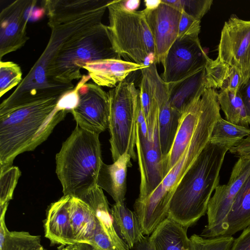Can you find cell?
Here are the masks:
<instances>
[{
  "mask_svg": "<svg viewBox=\"0 0 250 250\" xmlns=\"http://www.w3.org/2000/svg\"><path fill=\"white\" fill-rule=\"evenodd\" d=\"M22 71L16 63L0 61V97L21 82Z\"/></svg>",
  "mask_w": 250,
  "mask_h": 250,
  "instance_id": "4dcf8cb0",
  "label": "cell"
},
{
  "mask_svg": "<svg viewBox=\"0 0 250 250\" xmlns=\"http://www.w3.org/2000/svg\"><path fill=\"white\" fill-rule=\"evenodd\" d=\"M187 230L167 217L150 236L155 250H192Z\"/></svg>",
  "mask_w": 250,
  "mask_h": 250,
  "instance_id": "d4e9b609",
  "label": "cell"
},
{
  "mask_svg": "<svg viewBox=\"0 0 250 250\" xmlns=\"http://www.w3.org/2000/svg\"><path fill=\"white\" fill-rule=\"evenodd\" d=\"M230 66L217 58L209 59L205 66L206 88L227 89Z\"/></svg>",
  "mask_w": 250,
  "mask_h": 250,
  "instance_id": "f1b7e54d",
  "label": "cell"
},
{
  "mask_svg": "<svg viewBox=\"0 0 250 250\" xmlns=\"http://www.w3.org/2000/svg\"><path fill=\"white\" fill-rule=\"evenodd\" d=\"M77 244H73L67 245H61L58 248V250H77Z\"/></svg>",
  "mask_w": 250,
  "mask_h": 250,
  "instance_id": "f6af8a7d",
  "label": "cell"
},
{
  "mask_svg": "<svg viewBox=\"0 0 250 250\" xmlns=\"http://www.w3.org/2000/svg\"><path fill=\"white\" fill-rule=\"evenodd\" d=\"M218 100L226 120L236 125L249 127L250 117L238 92L221 90L218 94Z\"/></svg>",
  "mask_w": 250,
  "mask_h": 250,
  "instance_id": "4316f807",
  "label": "cell"
},
{
  "mask_svg": "<svg viewBox=\"0 0 250 250\" xmlns=\"http://www.w3.org/2000/svg\"><path fill=\"white\" fill-rule=\"evenodd\" d=\"M111 213L118 234L129 249H133L145 236L137 216L126 207L125 201L115 203Z\"/></svg>",
  "mask_w": 250,
  "mask_h": 250,
  "instance_id": "484cf974",
  "label": "cell"
},
{
  "mask_svg": "<svg viewBox=\"0 0 250 250\" xmlns=\"http://www.w3.org/2000/svg\"><path fill=\"white\" fill-rule=\"evenodd\" d=\"M132 62L107 59L88 62L81 67L85 69L94 83L100 86L114 87L131 73L146 67Z\"/></svg>",
  "mask_w": 250,
  "mask_h": 250,
  "instance_id": "ac0fdd59",
  "label": "cell"
},
{
  "mask_svg": "<svg viewBox=\"0 0 250 250\" xmlns=\"http://www.w3.org/2000/svg\"><path fill=\"white\" fill-rule=\"evenodd\" d=\"M107 9V28L120 57L145 66L157 63L153 39L143 11L125 10L117 0H110Z\"/></svg>",
  "mask_w": 250,
  "mask_h": 250,
  "instance_id": "52a82bcc",
  "label": "cell"
},
{
  "mask_svg": "<svg viewBox=\"0 0 250 250\" xmlns=\"http://www.w3.org/2000/svg\"><path fill=\"white\" fill-rule=\"evenodd\" d=\"M229 149L226 146L208 142L176 187L168 217L188 229L207 213L211 194L219 185L220 171Z\"/></svg>",
  "mask_w": 250,
  "mask_h": 250,
  "instance_id": "277c9868",
  "label": "cell"
},
{
  "mask_svg": "<svg viewBox=\"0 0 250 250\" xmlns=\"http://www.w3.org/2000/svg\"><path fill=\"white\" fill-rule=\"evenodd\" d=\"M205 67L178 81L167 83L171 106L182 113L198 97L205 87Z\"/></svg>",
  "mask_w": 250,
  "mask_h": 250,
  "instance_id": "44dd1931",
  "label": "cell"
},
{
  "mask_svg": "<svg viewBox=\"0 0 250 250\" xmlns=\"http://www.w3.org/2000/svg\"><path fill=\"white\" fill-rule=\"evenodd\" d=\"M71 196L63 195L48 207L44 221L45 237L53 244H75L71 226L69 206Z\"/></svg>",
  "mask_w": 250,
  "mask_h": 250,
  "instance_id": "d6986e66",
  "label": "cell"
},
{
  "mask_svg": "<svg viewBox=\"0 0 250 250\" xmlns=\"http://www.w3.org/2000/svg\"><path fill=\"white\" fill-rule=\"evenodd\" d=\"M69 214L75 244H90L99 221L91 207L74 197L70 199Z\"/></svg>",
  "mask_w": 250,
  "mask_h": 250,
  "instance_id": "7402d4cb",
  "label": "cell"
},
{
  "mask_svg": "<svg viewBox=\"0 0 250 250\" xmlns=\"http://www.w3.org/2000/svg\"><path fill=\"white\" fill-rule=\"evenodd\" d=\"M229 250H250V225L243 229L234 241Z\"/></svg>",
  "mask_w": 250,
  "mask_h": 250,
  "instance_id": "8d00e7d4",
  "label": "cell"
},
{
  "mask_svg": "<svg viewBox=\"0 0 250 250\" xmlns=\"http://www.w3.org/2000/svg\"><path fill=\"white\" fill-rule=\"evenodd\" d=\"M250 225V173L237 193L218 236H232ZM217 236V237H218Z\"/></svg>",
  "mask_w": 250,
  "mask_h": 250,
  "instance_id": "603a6c76",
  "label": "cell"
},
{
  "mask_svg": "<svg viewBox=\"0 0 250 250\" xmlns=\"http://www.w3.org/2000/svg\"><path fill=\"white\" fill-rule=\"evenodd\" d=\"M217 58L237 71L242 85L248 82L250 78V20L232 15L225 22Z\"/></svg>",
  "mask_w": 250,
  "mask_h": 250,
  "instance_id": "9c48e42d",
  "label": "cell"
},
{
  "mask_svg": "<svg viewBox=\"0 0 250 250\" xmlns=\"http://www.w3.org/2000/svg\"><path fill=\"white\" fill-rule=\"evenodd\" d=\"M238 93L244 104L247 112L250 117V78L246 83L241 85Z\"/></svg>",
  "mask_w": 250,
  "mask_h": 250,
  "instance_id": "ab89813d",
  "label": "cell"
},
{
  "mask_svg": "<svg viewBox=\"0 0 250 250\" xmlns=\"http://www.w3.org/2000/svg\"><path fill=\"white\" fill-rule=\"evenodd\" d=\"M250 173V159L239 157L233 167L228 183L218 185L208 202L207 211L208 224L200 236H218L221 225L229 212L234 200Z\"/></svg>",
  "mask_w": 250,
  "mask_h": 250,
  "instance_id": "8fae6325",
  "label": "cell"
},
{
  "mask_svg": "<svg viewBox=\"0 0 250 250\" xmlns=\"http://www.w3.org/2000/svg\"><path fill=\"white\" fill-rule=\"evenodd\" d=\"M146 6L145 9L147 10H152L157 8L161 4V0H144Z\"/></svg>",
  "mask_w": 250,
  "mask_h": 250,
  "instance_id": "7bdbcfd3",
  "label": "cell"
},
{
  "mask_svg": "<svg viewBox=\"0 0 250 250\" xmlns=\"http://www.w3.org/2000/svg\"><path fill=\"white\" fill-rule=\"evenodd\" d=\"M209 59L198 36L177 38L162 63V78L167 83L181 80L205 67Z\"/></svg>",
  "mask_w": 250,
  "mask_h": 250,
  "instance_id": "7c38bea8",
  "label": "cell"
},
{
  "mask_svg": "<svg viewBox=\"0 0 250 250\" xmlns=\"http://www.w3.org/2000/svg\"><path fill=\"white\" fill-rule=\"evenodd\" d=\"M133 249L134 250H155L150 236H145L139 242L134 246Z\"/></svg>",
  "mask_w": 250,
  "mask_h": 250,
  "instance_id": "b9f144b4",
  "label": "cell"
},
{
  "mask_svg": "<svg viewBox=\"0 0 250 250\" xmlns=\"http://www.w3.org/2000/svg\"><path fill=\"white\" fill-rule=\"evenodd\" d=\"M107 0H46L43 7L51 34L43 52L15 90L0 104V111L39 99L56 96L48 81L47 69L69 42L102 22Z\"/></svg>",
  "mask_w": 250,
  "mask_h": 250,
  "instance_id": "6da1fadb",
  "label": "cell"
},
{
  "mask_svg": "<svg viewBox=\"0 0 250 250\" xmlns=\"http://www.w3.org/2000/svg\"><path fill=\"white\" fill-rule=\"evenodd\" d=\"M180 10L196 20L200 21L210 10L212 0H179Z\"/></svg>",
  "mask_w": 250,
  "mask_h": 250,
  "instance_id": "836d02e7",
  "label": "cell"
},
{
  "mask_svg": "<svg viewBox=\"0 0 250 250\" xmlns=\"http://www.w3.org/2000/svg\"><path fill=\"white\" fill-rule=\"evenodd\" d=\"M78 198L93 209L104 231L116 247L119 250H129L115 228L111 209L102 189L97 186Z\"/></svg>",
  "mask_w": 250,
  "mask_h": 250,
  "instance_id": "cb8c5ba5",
  "label": "cell"
},
{
  "mask_svg": "<svg viewBox=\"0 0 250 250\" xmlns=\"http://www.w3.org/2000/svg\"><path fill=\"white\" fill-rule=\"evenodd\" d=\"M135 146L140 173V193L138 200L147 197L164 178V158L161 152L158 127L148 132L146 137L137 129Z\"/></svg>",
  "mask_w": 250,
  "mask_h": 250,
  "instance_id": "4fadbf2b",
  "label": "cell"
},
{
  "mask_svg": "<svg viewBox=\"0 0 250 250\" xmlns=\"http://www.w3.org/2000/svg\"><path fill=\"white\" fill-rule=\"evenodd\" d=\"M131 158L125 152L110 165L104 163L101 168L97 187L106 191L115 203L125 201L126 192V175L131 167Z\"/></svg>",
  "mask_w": 250,
  "mask_h": 250,
  "instance_id": "ffe728a7",
  "label": "cell"
},
{
  "mask_svg": "<svg viewBox=\"0 0 250 250\" xmlns=\"http://www.w3.org/2000/svg\"><path fill=\"white\" fill-rule=\"evenodd\" d=\"M202 95L197 97L182 114L173 144L163 160L164 178L185 151L196 128L203 106Z\"/></svg>",
  "mask_w": 250,
  "mask_h": 250,
  "instance_id": "e0dca14e",
  "label": "cell"
},
{
  "mask_svg": "<svg viewBox=\"0 0 250 250\" xmlns=\"http://www.w3.org/2000/svg\"><path fill=\"white\" fill-rule=\"evenodd\" d=\"M103 163L99 135L76 125L56 156L63 195L79 198L97 187Z\"/></svg>",
  "mask_w": 250,
  "mask_h": 250,
  "instance_id": "5b68a950",
  "label": "cell"
},
{
  "mask_svg": "<svg viewBox=\"0 0 250 250\" xmlns=\"http://www.w3.org/2000/svg\"><path fill=\"white\" fill-rule=\"evenodd\" d=\"M250 135L249 127L233 124L221 117L214 125L209 142L230 149Z\"/></svg>",
  "mask_w": 250,
  "mask_h": 250,
  "instance_id": "83f0119b",
  "label": "cell"
},
{
  "mask_svg": "<svg viewBox=\"0 0 250 250\" xmlns=\"http://www.w3.org/2000/svg\"><path fill=\"white\" fill-rule=\"evenodd\" d=\"M89 75H83L78 90V102L71 113L76 125L100 134L108 128L109 103L108 92L95 83H86Z\"/></svg>",
  "mask_w": 250,
  "mask_h": 250,
  "instance_id": "30bf717a",
  "label": "cell"
},
{
  "mask_svg": "<svg viewBox=\"0 0 250 250\" xmlns=\"http://www.w3.org/2000/svg\"><path fill=\"white\" fill-rule=\"evenodd\" d=\"M121 57L115 51L107 25L102 22L66 44L47 69L48 81L53 93L62 96L73 90L72 82L82 79V65L87 62Z\"/></svg>",
  "mask_w": 250,
  "mask_h": 250,
  "instance_id": "8992f818",
  "label": "cell"
},
{
  "mask_svg": "<svg viewBox=\"0 0 250 250\" xmlns=\"http://www.w3.org/2000/svg\"><path fill=\"white\" fill-rule=\"evenodd\" d=\"M200 21H198L182 11L177 38L198 36L200 32Z\"/></svg>",
  "mask_w": 250,
  "mask_h": 250,
  "instance_id": "e575fe53",
  "label": "cell"
},
{
  "mask_svg": "<svg viewBox=\"0 0 250 250\" xmlns=\"http://www.w3.org/2000/svg\"><path fill=\"white\" fill-rule=\"evenodd\" d=\"M109 103L108 129L112 160L127 152L133 160L137 120L140 100V90L126 79L108 92Z\"/></svg>",
  "mask_w": 250,
  "mask_h": 250,
  "instance_id": "ba28073f",
  "label": "cell"
},
{
  "mask_svg": "<svg viewBox=\"0 0 250 250\" xmlns=\"http://www.w3.org/2000/svg\"><path fill=\"white\" fill-rule=\"evenodd\" d=\"M189 238L192 250H229L234 239L232 236L204 238L196 234Z\"/></svg>",
  "mask_w": 250,
  "mask_h": 250,
  "instance_id": "d6a6232c",
  "label": "cell"
},
{
  "mask_svg": "<svg viewBox=\"0 0 250 250\" xmlns=\"http://www.w3.org/2000/svg\"><path fill=\"white\" fill-rule=\"evenodd\" d=\"M151 33L157 63H163L178 37L182 11L162 1L152 10H143Z\"/></svg>",
  "mask_w": 250,
  "mask_h": 250,
  "instance_id": "9a60e30c",
  "label": "cell"
},
{
  "mask_svg": "<svg viewBox=\"0 0 250 250\" xmlns=\"http://www.w3.org/2000/svg\"><path fill=\"white\" fill-rule=\"evenodd\" d=\"M229 151L238 158L250 159V135L230 148Z\"/></svg>",
  "mask_w": 250,
  "mask_h": 250,
  "instance_id": "74e56055",
  "label": "cell"
},
{
  "mask_svg": "<svg viewBox=\"0 0 250 250\" xmlns=\"http://www.w3.org/2000/svg\"><path fill=\"white\" fill-rule=\"evenodd\" d=\"M89 245L96 250H119L104 232L99 222Z\"/></svg>",
  "mask_w": 250,
  "mask_h": 250,
  "instance_id": "d590c367",
  "label": "cell"
},
{
  "mask_svg": "<svg viewBox=\"0 0 250 250\" xmlns=\"http://www.w3.org/2000/svg\"><path fill=\"white\" fill-rule=\"evenodd\" d=\"M0 250H46L41 243V236L24 231H9Z\"/></svg>",
  "mask_w": 250,
  "mask_h": 250,
  "instance_id": "f546056e",
  "label": "cell"
},
{
  "mask_svg": "<svg viewBox=\"0 0 250 250\" xmlns=\"http://www.w3.org/2000/svg\"><path fill=\"white\" fill-rule=\"evenodd\" d=\"M0 175V208H1L9 204L12 199L21 172L18 167L12 166L1 170Z\"/></svg>",
  "mask_w": 250,
  "mask_h": 250,
  "instance_id": "1f68e13d",
  "label": "cell"
},
{
  "mask_svg": "<svg viewBox=\"0 0 250 250\" xmlns=\"http://www.w3.org/2000/svg\"><path fill=\"white\" fill-rule=\"evenodd\" d=\"M242 85L241 77L237 71L230 66L227 90L237 93Z\"/></svg>",
  "mask_w": 250,
  "mask_h": 250,
  "instance_id": "f35d334b",
  "label": "cell"
},
{
  "mask_svg": "<svg viewBox=\"0 0 250 250\" xmlns=\"http://www.w3.org/2000/svg\"><path fill=\"white\" fill-rule=\"evenodd\" d=\"M62 96L39 99L0 112V171L12 166L18 155L34 150L64 119L69 112L59 103Z\"/></svg>",
  "mask_w": 250,
  "mask_h": 250,
  "instance_id": "7a4b0ae2",
  "label": "cell"
},
{
  "mask_svg": "<svg viewBox=\"0 0 250 250\" xmlns=\"http://www.w3.org/2000/svg\"><path fill=\"white\" fill-rule=\"evenodd\" d=\"M77 250H96L91 245L85 243H77Z\"/></svg>",
  "mask_w": 250,
  "mask_h": 250,
  "instance_id": "ee69618b",
  "label": "cell"
},
{
  "mask_svg": "<svg viewBox=\"0 0 250 250\" xmlns=\"http://www.w3.org/2000/svg\"><path fill=\"white\" fill-rule=\"evenodd\" d=\"M117 2L121 8L129 11H136L141 3L140 0H117Z\"/></svg>",
  "mask_w": 250,
  "mask_h": 250,
  "instance_id": "60d3db41",
  "label": "cell"
},
{
  "mask_svg": "<svg viewBox=\"0 0 250 250\" xmlns=\"http://www.w3.org/2000/svg\"><path fill=\"white\" fill-rule=\"evenodd\" d=\"M203 106L196 128L185 151L158 187L146 198L136 200L134 211L143 232L150 234L168 216L175 189L209 141L216 122L221 117L218 93L206 89Z\"/></svg>",
  "mask_w": 250,
  "mask_h": 250,
  "instance_id": "3957f363",
  "label": "cell"
},
{
  "mask_svg": "<svg viewBox=\"0 0 250 250\" xmlns=\"http://www.w3.org/2000/svg\"><path fill=\"white\" fill-rule=\"evenodd\" d=\"M149 68L154 83L159 107L158 136L161 152L164 159L173 144L182 113L171 106L167 83L159 75L156 64H151Z\"/></svg>",
  "mask_w": 250,
  "mask_h": 250,
  "instance_id": "2e32d148",
  "label": "cell"
},
{
  "mask_svg": "<svg viewBox=\"0 0 250 250\" xmlns=\"http://www.w3.org/2000/svg\"><path fill=\"white\" fill-rule=\"evenodd\" d=\"M37 0H16L4 8L0 13V59L23 47L27 35L28 9Z\"/></svg>",
  "mask_w": 250,
  "mask_h": 250,
  "instance_id": "5bb4252c",
  "label": "cell"
}]
</instances>
